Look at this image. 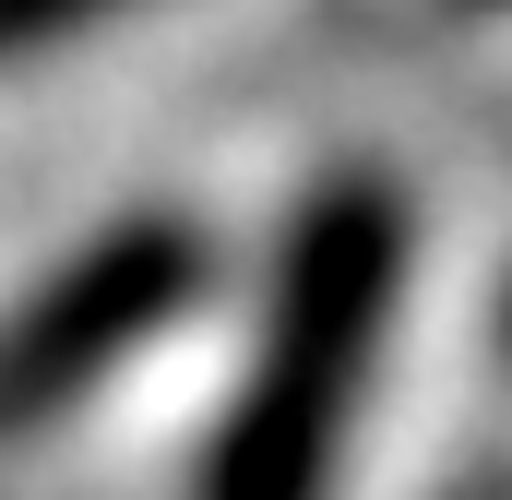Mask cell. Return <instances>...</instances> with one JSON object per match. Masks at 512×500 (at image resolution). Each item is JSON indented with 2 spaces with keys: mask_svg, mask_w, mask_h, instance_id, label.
<instances>
[{
  "mask_svg": "<svg viewBox=\"0 0 512 500\" xmlns=\"http://www.w3.org/2000/svg\"><path fill=\"white\" fill-rule=\"evenodd\" d=\"M501 334H512V298H501Z\"/></svg>",
  "mask_w": 512,
  "mask_h": 500,
  "instance_id": "5b68a950",
  "label": "cell"
},
{
  "mask_svg": "<svg viewBox=\"0 0 512 500\" xmlns=\"http://www.w3.org/2000/svg\"><path fill=\"white\" fill-rule=\"evenodd\" d=\"M477 12H512V0H477Z\"/></svg>",
  "mask_w": 512,
  "mask_h": 500,
  "instance_id": "277c9868",
  "label": "cell"
},
{
  "mask_svg": "<svg viewBox=\"0 0 512 500\" xmlns=\"http://www.w3.org/2000/svg\"><path fill=\"white\" fill-rule=\"evenodd\" d=\"M203 274H215V239L191 215H120V227H96L72 262H48L0 310V441L72 417L84 393H108L203 298Z\"/></svg>",
  "mask_w": 512,
  "mask_h": 500,
  "instance_id": "7a4b0ae2",
  "label": "cell"
},
{
  "mask_svg": "<svg viewBox=\"0 0 512 500\" xmlns=\"http://www.w3.org/2000/svg\"><path fill=\"white\" fill-rule=\"evenodd\" d=\"M108 12H143V0H0V72L36 60V48H60V36H96Z\"/></svg>",
  "mask_w": 512,
  "mask_h": 500,
  "instance_id": "3957f363",
  "label": "cell"
},
{
  "mask_svg": "<svg viewBox=\"0 0 512 500\" xmlns=\"http://www.w3.org/2000/svg\"><path fill=\"white\" fill-rule=\"evenodd\" d=\"M405 262H417V227L382 167H334L286 215L274 274H262V322H251V370H239L215 453H203V500H334L393 346Z\"/></svg>",
  "mask_w": 512,
  "mask_h": 500,
  "instance_id": "6da1fadb",
  "label": "cell"
}]
</instances>
